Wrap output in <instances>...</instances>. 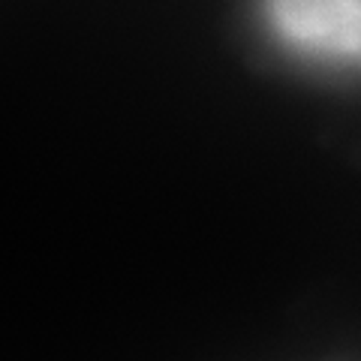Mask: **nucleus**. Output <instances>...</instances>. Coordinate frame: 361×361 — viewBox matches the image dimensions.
Wrapping results in <instances>:
<instances>
[{"instance_id":"nucleus-1","label":"nucleus","mask_w":361,"mask_h":361,"mask_svg":"<svg viewBox=\"0 0 361 361\" xmlns=\"http://www.w3.org/2000/svg\"><path fill=\"white\" fill-rule=\"evenodd\" d=\"M271 30L310 58L358 61L361 0H265Z\"/></svg>"}]
</instances>
